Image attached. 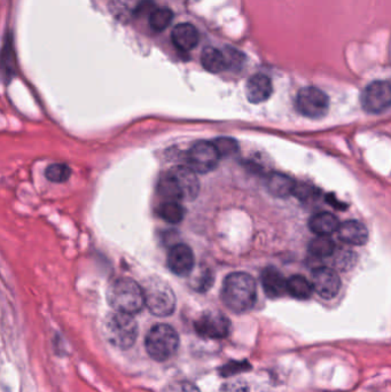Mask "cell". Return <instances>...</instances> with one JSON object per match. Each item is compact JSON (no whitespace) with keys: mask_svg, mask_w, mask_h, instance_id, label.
I'll return each instance as SVG.
<instances>
[{"mask_svg":"<svg viewBox=\"0 0 391 392\" xmlns=\"http://www.w3.org/2000/svg\"><path fill=\"white\" fill-rule=\"evenodd\" d=\"M157 189L166 201H192L198 196L200 184L192 168L176 166L159 178Z\"/></svg>","mask_w":391,"mask_h":392,"instance_id":"1","label":"cell"},{"mask_svg":"<svg viewBox=\"0 0 391 392\" xmlns=\"http://www.w3.org/2000/svg\"><path fill=\"white\" fill-rule=\"evenodd\" d=\"M256 282L243 272L227 275L223 283L222 299L231 311L245 313L253 309L256 302Z\"/></svg>","mask_w":391,"mask_h":392,"instance_id":"2","label":"cell"},{"mask_svg":"<svg viewBox=\"0 0 391 392\" xmlns=\"http://www.w3.org/2000/svg\"><path fill=\"white\" fill-rule=\"evenodd\" d=\"M109 305L116 312L135 314L145 304L144 289L131 279H118L113 282L107 292Z\"/></svg>","mask_w":391,"mask_h":392,"instance_id":"3","label":"cell"},{"mask_svg":"<svg viewBox=\"0 0 391 392\" xmlns=\"http://www.w3.org/2000/svg\"><path fill=\"white\" fill-rule=\"evenodd\" d=\"M102 333L111 345L129 349L135 344L138 326L131 314L115 311L104 319Z\"/></svg>","mask_w":391,"mask_h":392,"instance_id":"4","label":"cell"},{"mask_svg":"<svg viewBox=\"0 0 391 392\" xmlns=\"http://www.w3.org/2000/svg\"><path fill=\"white\" fill-rule=\"evenodd\" d=\"M146 350L157 361H166L176 353L179 347V336L172 327L166 323L153 326L146 336Z\"/></svg>","mask_w":391,"mask_h":392,"instance_id":"5","label":"cell"},{"mask_svg":"<svg viewBox=\"0 0 391 392\" xmlns=\"http://www.w3.org/2000/svg\"><path fill=\"white\" fill-rule=\"evenodd\" d=\"M145 304L157 316H168L176 309V296L166 282L159 278L149 279L144 287Z\"/></svg>","mask_w":391,"mask_h":392,"instance_id":"6","label":"cell"},{"mask_svg":"<svg viewBox=\"0 0 391 392\" xmlns=\"http://www.w3.org/2000/svg\"><path fill=\"white\" fill-rule=\"evenodd\" d=\"M296 108L303 116L319 120L328 111V96L322 89L313 86L303 87L296 96Z\"/></svg>","mask_w":391,"mask_h":392,"instance_id":"7","label":"cell"},{"mask_svg":"<svg viewBox=\"0 0 391 392\" xmlns=\"http://www.w3.org/2000/svg\"><path fill=\"white\" fill-rule=\"evenodd\" d=\"M221 154L212 141H199L193 144L187 154L190 168L198 173H208L215 170L221 160Z\"/></svg>","mask_w":391,"mask_h":392,"instance_id":"8","label":"cell"},{"mask_svg":"<svg viewBox=\"0 0 391 392\" xmlns=\"http://www.w3.org/2000/svg\"><path fill=\"white\" fill-rule=\"evenodd\" d=\"M361 107L370 113H381L391 107V84L386 80H375L361 93Z\"/></svg>","mask_w":391,"mask_h":392,"instance_id":"9","label":"cell"},{"mask_svg":"<svg viewBox=\"0 0 391 392\" xmlns=\"http://www.w3.org/2000/svg\"><path fill=\"white\" fill-rule=\"evenodd\" d=\"M197 333L205 338L222 340L231 330V321L227 316L217 311H207L194 323Z\"/></svg>","mask_w":391,"mask_h":392,"instance_id":"10","label":"cell"},{"mask_svg":"<svg viewBox=\"0 0 391 392\" xmlns=\"http://www.w3.org/2000/svg\"><path fill=\"white\" fill-rule=\"evenodd\" d=\"M312 287L322 298L332 299L339 294L341 279L334 270L328 268H317L311 280Z\"/></svg>","mask_w":391,"mask_h":392,"instance_id":"11","label":"cell"},{"mask_svg":"<svg viewBox=\"0 0 391 392\" xmlns=\"http://www.w3.org/2000/svg\"><path fill=\"white\" fill-rule=\"evenodd\" d=\"M195 258L193 251L186 244L173 246L168 254V266L170 271L179 276L190 274L194 268Z\"/></svg>","mask_w":391,"mask_h":392,"instance_id":"12","label":"cell"},{"mask_svg":"<svg viewBox=\"0 0 391 392\" xmlns=\"http://www.w3.org/2000/svg\"><path fill=\"white\" fill-rule=\"evenodd\" d=\"M272 91H273V87H272L271 79L263 74L252 76L247 82V99L255 105L265 102L267 100L270 99Z\"/></svg>","mask_w":391,"mask_h":392,"instance_id":"13","label":"cell"},{"mask_svg":"<svg viewBox=\"0 0 391 392\" xmlns=\"http://www.w3.org/2000/svg\"><path fill=\"white\" fill-rule=\"evenodd\" d=\"M264 292L270 298H279L287 292V281L277 268H267L260 274Z\"/></svg>","mask_w":391,"mask_h":392,"instance_id":"14","label":"cell"},{"mask_svg":"<svg viewBox=\"0 0 391 392\" xmlns=\"http://www.w3.org/2000/svg\"><path fill=\"white\" fill-rule=\"evenodd\" d=\"M172 43L180 51L188 52L197 47L200 41V34L197 28L190 23H179L173 28Z\"/></svg>","mask_w":391,"mask_h":392,"instance_id":"15","label":"cell"},{"mask_svg":"<svg viewBox=\"0 0 391 392\" xmlns=\"http://www.w3.org/2000/svg\"><path fill=\"white\" fill-rule=\"evenodd\" d=\"M337 234L339 240L353 246H363L368 240V230L366 226L356 220H348L339 224Z\"/></svg>","mask_w":391,"mask_h":392,"instance_id":"16","label":"cell"},{"mask_svg":"<svg viewBox=\"0 0 391 392\" xmlns=\"http://www.w3.org/2000/svg\"><path fill=\"white\" fill-rule=\"evenodd\" d=\"M295 187L296 182L284 173L273 172L267 178V190L276 197H287L294 194Z\"/></svg>","mask_w":391,"mask_h":392,"instance_id":"17","label":"cell"},{"mask_svg":"<svg viewBox=\"0 0 391 392\" xmlns=\"http://www.w3.org/2000/svg\"><path fill=\"white\" fill-rule=\"evenodd\" d=\"M201 63L207 72L212 74H219L229 69V62L225 52L212 46L205 47L202 52Z\"/></svg>","mask_w":391,"mask_h":392,"instance_id":"18","label":"cell"},{"mask_svg":"<svg viewBox=\"0 0 391 392\" xmlns=\"http://www.w3.org/2000/svg\"><path fill=\"white\" fill-rule=\"evenodd\" d=\"M309 226L313 233L318 234V235H329L334 232H337L339 223L337 218L332 213H320L312 217Z\"/></svg>","mask_w":391,"mask_h":392,"instance_id":"19","label":"cell"},{"mask_svg":"<svg viewBox=\"0 0 391 392\" xmlns=\"http://www.w3.org/2000/svg\"><path fill=\"white\" fill-rule=\"evenodd\" d=\"M313 287L303 275H293L287 280V292L296 299H308L311 297Z\"/></svg>","mask_w":391,"mask_h":392,"instance_id":"20","label":"cell"},{"mask_svg":"<svg viewBox=\"0 0 391 392\" xmlns=\"http://www.w3.org/2000/svg\"><path fill=\"white\" fill-rule=\"evenodd\" d=\"M157 215L170 224H178L183 220V209L177 201H166L157 208Z\"/></svg>","mask_w":391,"mask_h":392,"instance_id":"21","label":"cell"},{"mask_svg":"<svg viewBox=\"0 0 391 392\" xmlns=\"http://www.w3.org/2000/svg\"><path fill=\"white\" fill-rule=\"evenodd\" d=\"M309 250L313 256L319 258L329 257L334 254L335 244L328 235H319L311 241Z\"/></svg>","mask_w":391,"mask_h":392,"instance_id":"22","label":"cell"},{"mask_svg":"<svg viewBox=\"0 0 391 392\" xmlns=\"http://www.w3.org/2000/svg\"><path fill=\"white\" fill-rule=\"evenodd\" d=\"M173 20V13L169 8H155L148 17L149 27L153 30L161 32L169 27Z\"/></svg>","mask_w":391,"mask_h":392,"instance_id":"23","label":"cell"},{"mask_svg":"<svg viewBox=\"0 0 391 392\" xmlns=\"http://www.w3.org/2000/svg\"><path fill=\"white\" fill-rule=\"evenodd\" d=\"M70 175H71V170L68 165L63 164V163H54V164L49 165L45 171L46 178L49 179V182H56V184L67 182Z\"/></svg>","mask_w":391,"mask_h":392,"instance_id":"24","label":"cell"},{"mask_svg":"<svg viewBox=\"0 0 391 392\" xmlns=\"http://www.w3.org/2000/svg\"><path fill=\"white\" fill-rule=\"evenodd\" d=\"M215 144L221 156H232L239 151V144L231 138H219Z\"/></svg>","mask_w":391,"mask_h":392,"instance_id":"25","label":"cell"},{"mask_svg":"<svg viewBox=\"0 0 391 392\" xmlns=\"http://www.w3.org/2000/svg\"><path fill=\"white\" fill-rule=\"evenodd\" d=\"M163 392H200V390L188 382H178L168 385Z\"/></svg>","mask_w":391,"mask_h":392,"instance_id":"26","label":"cell"},{"mask_svg":"<svg viewBox=\"0 0 391 392\" xmlns=\"http://www.w3.org/2000/svg\"><path fill=\"white\" fill-rule=\"evenodd\" d=\"M221 392H249V386L243 380H234L223 385Z\"/></svg>","mask_w":391,"mask_h":392,"instance_id":"27","label":"cell"},{"mask_svg":"<svg viewBox=\"0 0 391 392\" xmlns=\"http://www.w3.org/2000/svg\"><path fill=\"white\" fill-rule=\"evenodd\" d=\"M249 366L250 364L248 362H232V364H226L225 367L223 368V374L224 376L236 374V373L246 371L250 368Z\"/></svg>","mask_w":391,"mask_h":392,"instance_id":"28","label":"cell"},{"mask_svg":"<svg viewBox=\"0 0 391 392\" xmlns=\"http://www.w3.org/2000/svg\"><path fill=\"white\" fill-rule=\"evenodd\" d=\"M294 194L298 195V197H300L301 199H309L315 195V189L311 186L306 185V184H302V185L296 184Z\"/></svg>","mask_w":391,"mask_h":392,"instance_id":"29","label":"cell"}]
</instances>
